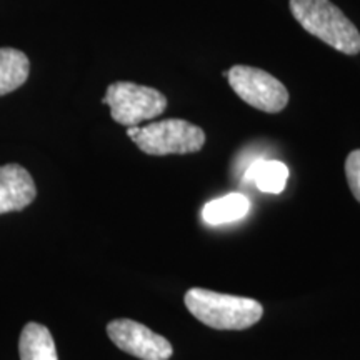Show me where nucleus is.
Segmentation results:
<instances>
[{"instance_id": "9b49d317", "label": "nucleus", "mask_w": 360, "mask_h": 360, "mask_svg": "<svg viewBox=\"0 0 360 360\" xmlns=\"http://www.w3.org/2000/svg\"><path fill=\"white\" fill-rule=\"evenodd\" d=\"M250 202L242 193H229L220 199L210 200L202 210V217L207 224L220 225L236 222V220L245 217L249 212Z\"/></svg>"}, {"instance_id": "20e7f679", "label": "nucleus", "mask_w": 360, "mask_h": 360, "mask_svg": "<svg viewBox=\"0 0 360 360\" xmlns=\"http://www.w3.org/2000/svg\"><path fill=\"white\" fill-rule=\"evenodd\" d=\"M102 103L110 107L112 119L125 127L155 119L167 109V98L164 94L134 82L110 84Z\"/></svg>"}, {"instance_id": "f257e3e1", "label": "nucleus", "mask_w": 360, "mask_h": 360, "mask_svg": "<svg viewBox=\"0 0 360 360\" xmlns=\"http://www.w3.org/2000/svg\"><path fill=\"white\" fill-rule=\"evenodd\" d=\"M186 307L193 317L207 327L217 330H245L257 323L264 315L262 304L249 297L195 289L187 290Z\"/></svg>"}, {"instance_id": "6e6552de", "label": "nucleus", "mask_w": 360, "mask_h": 360, "mask_svg": "<svg viewBox=\"0 0 360 360\" xmlns=\"http://www.w3.org/2000/svg\"><path fill=\"white\" fill-rule=\"evenodd\" d=\"M19 354L20 360H58L51 330L37 322L25 323L22 328Z\"/></svg>"}, {"instance_id": "f03ea898", "label": "nucleus", "mask_w": 360, "mask_h": 360, "mask_svg": "<svg viewBox=\"0 0 360 360\" xmlns=\"http://www.w3.org/2000/svg\"><path fill=\"white\" fill-rule=\"evenodd\" d=\"M294 19L314 37L345 56L360 52V32L330 0H290Z\"/></svg>"}, {"instance_id": "39448f33", "label": "nucleus", "mask_w": 360, "mask_h": 360, "mask_svg": "<svg viewBox=\"0 0 360 360\" xmlns=\"http://www.w3.org/2000/svg\"><path fill=\"white\" fill-rule=\"evenodd\" d=\"M227 79L233 92L257 110L277 114L289 103L285 85L257 67L233 65L229 70Z\"/></svg>"}, {"instance_id": "423d86ee", "label": "nucleus", "mask_w": 360, "mask_h": 360, "mask_svg": "<svg viewBox=\"0 0 360 360\" xmlns=\"http://www.w3.org/2000/svg\"><path fill=\"white\" fill-rule=\"evenodd\" d=\"M107 334L120 350L141 360H169L174 354L172 344L165 337L130 319L109 322Z\"/></svg>"}, {"instance_id": "9d476101", "label": "nucleus", "mask_w": 360, "mask_h": 360, "mask_svg": "<svg viewBox=\"0 0 360 360\" xmlns=\"http://www.w3.org/2000/svg\"><path fill=\"white\" fill-rule=\"evenodd\" d=\"M287 179L289 169L278 160H255L244 175L245 182L267 193H281L287 186Z\"/></svg>"}, {"instance_id": "f8f14e48", "label": "nucleus", "mask_w": 360, "mask_h": 360, "mask_svg": "<svg viewBox=\"0 0 360 360\" xmlns=\"http://www.w3.org/2000/svg\"><path fill=\"white\" fill-rule=\"evenodd\" d=\"M345 175L354 197L360 202V148L350 152L347 160H345Z\"/></svg>"}, {"instance_id": "1a4fd4ad", "label": "nucleus", "mask_w": 360, "mask_h": 360, "mask_svg": "<svg viewBox=\"0 0 360 360\" xmlns=\"http://www.w3.org/2000/svg\"><path fill=\"white\" fill-rule=\"evenodd\" d=\"M30 62L17 49H0V96H7L22 87L29 79Z\"/></svg>"}, {"instance_id": "7ed1b4c3", "label": "nucleus", "mask_w": 360, "mask_h": 360, "mask_svg": "<svg viewBox=\"0 0 360 360\" xmlns=\"http://www.w3.org/2000/svg\"><path fill=\"white\" fill-rule=\"evenodd\" d=\"M127 135L143 154L186 155L199 152L205 143V132L182 119H165L146 127L132 125Z\"/></svg>"}, {"instance_id": "0eeeda50", "label": "nucleus", "mask_w": 360, "mask_h": 360, "mask_svg": "<svg viewBox=\"0 0 360 360\" xmlns=\"http://www.w3.org/2000/svg\"><path fill=\"white\" fill-rule=\"evenodd\" d=\"M37 197V187L29 170L19 164L0 167V215L19 212Z\"/></svg>"}]
</instances>
